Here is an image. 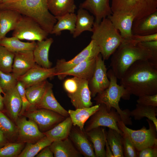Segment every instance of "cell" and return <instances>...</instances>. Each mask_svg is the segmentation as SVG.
Here are the masks:
<instances>
[{"label": "cell", "instance_id": "1", "mask_svg": "<svg viewBox=\"0 0 157 157\" xmlns=\"http://www.w3.org/2000/svg\"><path fill=\"white\" fill-rule=\"evenodd\" d=\"M120 80L131 95L138 97L157 94V65L150 61L140 60L127 69Z\"/></svg>", "mask_w": 157, "mask_h": 157}, {"label": "cell", "instance_id": "2", "mask_svg": "<svg viewBox=\"0 0 157 157\" xmlns=\"http://www.w3.org/2000/svg\"><path fill=\"white\" fill-rule=\"evenodd\" d=\"M140 60L150 61L157 65V54L139 43L123 40L111 56L110 66L115 76L120 79L130 66Z\"/></svg>", "mask_w": 157, "mask_h": 157}, {"label": "cell", "instance_id": "3", "mask_svg": "<svg viewBox=\"0 0 157 157\" xmlns=\"http://www.w3.org/2000/svg\"><path fill=\"white\" fill-rule=\"evenodd\" d=\"M4 9L14 10L32 18L49 34L57 22L48 9L47 0H20L14 3L0 4V10Z\"/></svg>", "mask_w": 157, "mask_h": 157}, {"label": "cell", "instance_id": "4", "mask_svg": "<svg viewBox=\"0 0 157 157\" xmlns=\"http://www.w3.org/2000/svg\"><path fill=\"white\" fill-rule=\"evenodd\" d=\"M92 32L91 39L98 46L104 60L109 58L123 40L108 17L99 23L94 22Z\"/></svg>", "mask_w": 157, "mask_h": 157}, {"label": "cell", "instance_id": "5", "mask_svg": "<svg viewBox=\"0 0 157 157\" xmlns=\"http://www.w3.org/2000/svg\"><path fill=\"white\" fill-rule=\"evenodd\" d=\"M107 75L110 81L108 87L97 94L94 99L97 104H104L109 110L112 108H114L119 114L121 119H125L128 116V111L126 109L122 110L119 102L121 98L125 100L129 99L131 95L124 87L117 84V78L111 69L107 72Z\"/></svg>", "mask_w": 157, "mask_h": 157}, {"label": "cell", "instance_id": "6", "mask_svg": "<svg viewBox=\"0 0 157 157\" xmlns=\"http://www.w3.org/2000/svg\"><path fill=\"white\" fill-rule=\"evenodd\" d=\"M113 13L133 15L134 20L145 17L157 11V0H111Z\"/></svg>", "mask_w": 157, "mask_h": 157}, {"label": "cell", "instance_id": "7", "mask_svg": "<svg viewBox=\"0 0 157 157\" xmlns=\"http://www.w3.org/2000/svg\"><path fill=\"white\" fill-rule=\"evenodd\" d=\"M146 120L148 129L144 126L140 129L134 130L127 127L122 121L117 123L127 132L138 152L148 147L157 146V129L152 121L148 119Z\"/></svg>", "mask_w": 157, "mask_h": 157}, {"label": "cell", "instance_id": "8", "mask_svg": "<svg viewBox=\"0 0 157 157\" xmlns=\"http://www.w3.org/2000/svg\"><path fill=\"white\" fill-rule=\"evenodd\" d=\"M99 105L98 110L90 118L84 128L86 132L99 126H104L114 129L122 135V132L118 128L117 123L122 121L120 116L114 108L108 110L104 104Z\"/></svg>", "mask_w": 157, "mask_h": 157}, {"label": "cell", "instance_id": "9", "mask_svg": "<svg viewBox=\"0 0 157 157\" xmlns=\"http://www.w3.org/2000/svg\"><path fill=\"white\" fill-rule=\"evenodd\" d=\"M49 34L33 19L22 15L13 30L12 36L19 40L41 41L47 39Z\"/></svg>", "mask_w": 157, "mask_h": 157}, {"label": "cell", "instance_id": "10", "mask_svg": "<svg viewBox=\"0 0 157 157\" xmlns=\"http://www.w3.org/2000/svg\"><path fill=\"white\" fill-rule=\"evenodd\" d=\"M22 115L34 121L40 131L44 132L51 129L66 118L56 112L44 108H34L26 111Z\"/></svg>", "mask_w": 157, "mask_h": 157}, {"label": "cell", "instance_id": "11", "mask_svg": "<svg viewBox=\"0 0 157 157\" xmlns=\"http://www.w3.org/2000/svg\"><path fill=\"white\" fill-rule=\"evenodd\" d=\"M100 53L99 48L95 42L92 40L88 45L72 59L66 61L63 59L58 60L54 67L56 76L71 69L82 62L89 59L96 58Z\"/></svg>", "mask_w": 157, "mask_h": 157}, {"label": "cell", "instance_id": "12", "mask_svg": "<svg viewBox=\"0 0 157 157\" xmlns=\"http://www.w3.org/2000/svg\"><path fill=\"white\" fill-rule=\"evenodd\" d=\"M15 123L19 142L34 143L45 136L34 121L30 119L27 120L24 116L19 117Z\"/></svg>", "mask_w": 157, "mask_h": 157}, {"label": "cell", "instance_id": "13", "mask_svg": "<svg viewBox=\"0 0 157 157\" xmlns=\"http://www.w3.org/2000/svg\"><path fill=\"white\" fill-rule=\"evenodd\" d=\"M100 53L97 57L95 70L88 81L91 97H94L109 86L110 81L107 75V69Z\"/></svg>", "mask_w": 157, "mask_h": 157}, {"label": "cell", "instance_id": "14", "mask_svg": "<svg viewBox=\"0 0 157 157\" xmlns=\"http://www.w3.org/2000/svg\"><path fill=\"white\" fill-rule=\"evenodd\" d=\"M56 74L54 67L47 68L37 64L17 80L23 84L26 88L45 81L48 78L56 76Z\"/></svg>", "mask_w": 157, "mask_h": 157}, {"label": "cell", "instance_id": "15", "mask_svg": "<svg viewBox=\"0 0 157 157\" xmlns=\"http://www.w3.org/2000/svg\"><path fill=\"white\" fill-rule=\"evenodd\" d=\"M69 138L81 155L85 157H96L93 145L84 130L73 125Z\"/></svg>", "mask_w": 157, "mask_h": 157}, {"label": "cell", "instance_id": "16", "mask_svg": "<svg viewBox=\"0 0 157 157\" xmlns=\"http://www.w3.org/2000/svg\"><path fill=\"white\" fill-rule=\"evenodd\" d=\"M3 94L4 110L8 116L16 123L19 116L22 106L16 87L6 91Z\"/></svg>", "mask_w": 157, "mask_h": 157}, {"label": "cell", "instance_id": "17", "mask_svg": "<svg viewBox=\"0 0 157 157\" xmlns=\"http://www.w3.org/2000/svg\"><path fill=\"white\" fill-rule=\"evenodd\" d=\"M36 64L33 51L15 53L12 73L18 79Z\"/></svg>", "mask_w": 157, "mask_h": 157}, {"label": "cell", "instance_id": "18", "mask_svg": "<svg viewBox=\"0 0 157 157\" xmlns=\"http://www.w3.org/2000/svg\"><path fill=\"white\" fill-rule=\"evenodd\" d=\"M108 17L114 27L119 33L124 40H131L133 35L132 28L134 20L131 15L122 13H113Z\"/></svg>", "mask_w": 157, "mask_h": 157}, {"label": "cell", "instance_id": "19", "mask_svg": "<svg viewBox=\"0 0 157 157\" xmlns=\"http://www.w3.org/2000/svg\"><path fill=\"white\" fill-rule=\"evenodd\" d=\"M97 57L87 59L70 70L57 76L60 80L63 79L68 76H72L89 81L92 77L95 70Z\"/></svg>", "mask_w": 157, "mask_h": 157}, {"label": "cell", "instance_id": "20", "mask_svg": "<svg viewBox=\"0 0 157 157\" xmlns=\"http://www.w3.org/2000/svg\"><path fill=\"white\" fill-rule=\"evenodd\" d=\"M110 0H85L81 3L79 8L90 11L95 18V22L101 20L113 14L109 4Z\"/></svg>", "mask_w": 157, "mask_h": 157}, {"label": "cell", "instance_id": "21", "mask_svg": "<svg viewBox=\"0 0 157 157\" xmlns=\"http://www.w3.org/2000/svg\"><path fill=\"white\" fill-rule=\"evenodd\" d=\"M133 35H147L157 33V11L141 19L134 20Z\"/></svg>", "mask_w": 157, "mask_h": 157}, {"label": "cell", "instance_id": "22", "mask_svg": "<svg viewBox=\"0 0 157 157\" xmlns=\"http://www.w3.org/2000/svg\"><path fill=\"white\" fill-rule=\"evenodd\" d=\"M68 96L76 109L93 106L88 81L86 80L82 79L79 87L76 92Z\"/></svg>", "mask_w": 157, "mask_h": 157}, {"label": "cell", "instance_id": "23", "mask_svg": "<svg viewBox=\"0 0 157 157\" xmlns=\"http://www.w3.org/2000/svg\"><path fill=\"white\" fill-rule=\"evenodd\" d=\"M22 16L14 10H0V40L6 37L8 32L14 30Z\"/></svg>", "mask_w": 157, "mask_h": 157}, {"label": "cell", "instance_id": "24", "mask_svg": "<svg viewBox=\"0 0 157 157\" xmlns=\"http://www.w3.org/2000/svg\"><path fill=\"white\" fill-rule=\"evenodd\" d=\"M52 87L53 85L49 83L42 98L35 108L49 110L65 117H69L68 111L60 105L56 99L53 91Z\"/></svg>", "mask_w": 157, "mask_h": 157}, {"label": "cell", "instance_id": "25", "mask_svg": "<svg viewBox=\"0 0 157 157\" xmlns=\"http://www.w3.org/2000/svg\"><path fill=\"white\" fill-rule=\"evenodd\" d=\"M106 132L102 126L94 128L86 132L93 145L96 157H106L105 147Z\"/></svg>", "mask_w": 157, "mask_h": 157}, {"label": "cell", "instance_id": "26", "mask_svg": "<svg viewBox=\"0 0 157 157\" xmlns=\"http://www.w3.org/2000/svg\"><path fill=\"white\" fill-rule=\"evenodd\" d=\"M53 42V39L51 38L37 42L33 51L34 60L36 64L45 68L51 67L52 63L49 60V53Z\"/></svg>", "mask_w": 157, "mask_h": 157}, {"label": "cell", "instance_id": "27", "mask_svg": "<svg viewBox=\"0 0 157 157\" xmlns=\"http://www.w3.org/2000/svg\"><path fill=\"white\" fill-rule=\"evenodd\" d=\"M49 147L55 157H79L82 155L69 137L53 141Z\"/></svg>", "mask_w": 157, "mask_h": 157}, {"label": "cell", "instance_id": "28", "mask_svg": "<svg viewBox=\"0 0 157 157\" xmlns=\"http://www.w3.org/2000/svg\"><path fill=\"white\" fill-rule=\"evenodd\" d=\"M99 104L90 107L76 109H69L68 111L73 125L77 126L81 130H84V125L87 120L99 109Z\"/></svg>", "mask_w": 157, "mask_h": 157}, {"label": "cell", "instance_id": "29", "mask_svg": "<svg viewBox=\"0 0 157 157\" xmlns=\"http://www.w3.org/2000/svg\"><path fill=\"white\" fill-rule=\"evenodd\" d=\"M75 31L73 34L74 38L78 36L85 31L92 32L95 18L91 15L87 10L81 8L78 10Z\"/></svg>", "mask_w": 157, "mask_h": 157}, {"label": "cell", "instance_id": "30", "mask_svg": "<svg viewBox=\"0 0 157 157\" xmlns=\"http://www.w3.org/2000/svg\"><path fill=\"white\" fill-rule=\"evenodd\" d=\"M72 126V121L69 116L51 129L43 133L45 136L53 141L63 140L69 137Z\"/></svg>", "mask_w": 157, "mask_h": 157}, {"label": "cell", "instance_id": "31", "mask_svg": "<svg viewBox=\"0 0 157 157\" xmlns=\"http://www.w3.org/2000/svg\"><path fill=\"white\" fill-rule=\"evenodd\" d=\"M57 22L54 25L51 34L60 35L64 30L69 31L71 34L74 33L76 21V15L74 13H69L62 16L55 17Z\"/></svg>", "mask_w": 157, "mask_h": 157}, {"label": "cell", "instance_id": "32", "mask_svg": "<svg viewBox=\"0 0 157 157\" xmlns=\"http://www.w3.org/2000/svg\"><path fill=\"white\" fill-rule=\"evenodd\" d=\"M50 12L54 16L74 13L76 8L74 0H47Z\"/></svg>", "mask_w": 157, "mask_h": 157}, {"label": "cell", "instance_id": "33", "mask_svg": "<svg viewBox=\"0 0 157 157\" xmlns=\"http://www.w3.org/2000/svg\"><path fill=\"white\" fill-rule=\"evenodd\" d=\"M35 41L24 42L21 41L15 37H5L0 40V45L3 46L12 52L26 51H33L36 46Z\"/></svg>", "mask_w": 157, "mask_h": 157}, {"label": "cell", "instance_id": "34", "mask_svg": "<svg viewBox=\"0 0 157 157\" xmlns=\"http://www.w3.org/2000/svg\"><path fill=\"white\" fill-rule=\"evenodd\" d=\"M49 82L47 80L25 88L28 100L33 109L35 108L42 98Z\"/></svg>", "mask_w": 157, "mask_h": 157}, {"label": "cell", "instance_id": "35", "mask_svg": "<svg viewBox=\"0 0 157 157\" xmlns=\"http://www.w3.org/2000/svg\"><path fill=\"white\" fill-rule=\"evenodd\" d=\"M106 139L114 157H124L122 135L115 130L109 128Z\"/></svg>", "mask_w": 157, "mask_h": 157}, {"label": "cell", "instance_id": "36", "mask_svg": "<svg viewBox=\"0 0 157 157\" xmlns=\"http://www.w3.org/2000/svg\"><path fill=\"white\" fill-rule=\"evenodd\" d=\"M157 107L142 105L137 104L136 108L130 111L131 116L136 120H140L144 117L151 120L157 129Z\"/></svg>", "mask_w": 157, "mask_h": 157}, {"label": "cell", "instance_id": "37", "mask_svg": "<svg viewBox=\"0 0 157 157\" xmlns=\"http://www.w3.org/2000/svg\"><path fill=\"white\" fill-rule=\"evenodd\" d=\"M53 141L46 136L34 143H27L18 157H34L44 147L50 146Z\"/></svg>", "mask_w": 157, "mask_h": 157}, {"label": "cell", "instance_id": "38", "mask_svg": "<svg viewBox=\"0 0 157 157\" xmlns=\"http://www.w3.org/2000/svg\"><path fill=\"white\" fill-rule=\"evenodd\" d=\"M13 121L0 110V129L8 141H12L17 138V126Z\"/></svg>", "mask_w": 157, "mask_h": 157}, {"label": "cell", "instance_id": "39", "mask_svg": "<svg viewBox=\"0 0 157 157\" xmlns=\"http://www.w3.org/2000/svg\"><path fill=\"white\" fill-rule=\"evenodd\" d=\"M15 53L0 45V70L5 73L12 72Z\"/></svg>", "mask_w": 157, "mask_h": 157}, {"label": "cell", "instance_id": "40", "mask_svg": "<svg viewBox=\"0 0 157 157\" xmlns=\"http://www.w3.org/2000/svg\"><path fill=\"white\" fill-rule=\"evenodd\" d=\"M23 142H8L0 148V157H17L25 146Z\"/></svg>", "mask_w": 157, "mask_h": 157}, {"label": "cell", "instance_id": "41", "mask_svg": "<svg viewBox=\"0 0 157 157\" xmlns=\"http://www.w3.org/2000/svg\"><path fill=\"white\" fill-rule=\"evenodd\" d=\"M117 126L122 132V136L124 157H137L138 151L131 142L127 133L122 127L119 125Z\"/></svg>", "mask_w": 157, "mask_h": 157}, {"label": "cell", "instance_id": "42", "mask_svg": "<svg viewBox=\"0 0 157 157\" xmlns=\"http://www.w3.org/2000/svg\"><path fill=\"white\" fill-rule=\"evenodd\" d=\"M18 81L12 72L5 73L0 70V86L4 93L15 87Z\"/></svg>", "mask_w": 157, "mask_h": 157}, {"label": "cell", "instance_id": "43", "mask_svg": "<svg viewBox=\"0 0 157 157\" xmlns=\"http://www.w3.org/2000/svg\"><path fill=\"white\" fill-rule=\"evenodd\" d=\"M16 87L22 103V108L20 114V116L22 115L26 111L31 109H33V108L27 99L25 93V88L23 84L21 82L18 81Z\"/></svg>", "mask_w": 157, "mask_h": 157}, {"label": "cell", "instance_id": "44", "mask_svg": "<svg viewBox=\"0 0 157 157\" xmlns=\"http://www.w3.org/2000/svg\"><path fill=\"white\" fill-rule=\"evenodd\" d=\"M81 79L74 76L65 80L63 83V87L68 96L73 94L76 92L79 87Z\"/></svg>", "mask_w": 157, "mask_h": 157}, {"label": "cell", "instance_id": "45", "mask_svg": "<svg viewBox=\"0 0 157 157\" xmlns=\"http://www.w3.org/2000/svg\"><path fill=\"white\" fill-rule=\"evenodd\" d=\"M137 102L140 105L157 107V94L139 96Z\"/></svg>", "mask_w": 157, "mask_h": 157}, {"label": "cell", "instance_id": "46", "mask_svg": "<svg viewBox=\"0 0 157 157\" xmlns=\"http://www.w3.org/2000/svg\"><path fill=\"white\" fill-rule=\"evenodd\" d=\"M131 40L135 44L154 40H157V33L153 34L141 35H133Z\"/></svg>", "mask_w": 157, "mask_h": 157}, {"label": "cell", "instance_id": "47", "mask_svg": "<svg viewBox=\"0 0 157 157\" xmlns=\"http://www.w3.org/2000/svg\"><path fill=\"white\" fill-rule=\"evenodd\" d=\"M138 157H157V146L148 147L138 152Z\"/></svg>", "mask_w": 157, "mask_h": 157}, {"label": "cell", "instance_id": "48", "mask_svg": "<svg viewBox=\"0 0 157 157\" xmlns=\"http://www.w3.org/2000/svg\"><path fill=\"white\" fill-rule=\"evenodd\" d=\"M141 45L157 54V40L140 43Z\"/></svg>", "mask_w": 157, "mask_h": 157}, {"label": "cell", "instance_id": "49", "mask_svg": "<svg viewBox=\"0 0 157 157\" xmlns=\"http://www.w3.org/2000/svg\"><path fill=\"white\" fill-rule=\"evenodd\" d=\"M36 157H53V154L50 149L49 146L42 150L36 155Z\"/></svg>", "mask_w": 157, "mask_h": 157}, {"label": "cell", "instance_id": "50", "mask_svg": "<svg viewBox=\"0 0 157 157\" xmlns=\"http://www.w3.org/2000/svg\"><path fill=\"white\" fill-rule=\"evenodd\" d=\"M9 141L3 131L0 129V148L3 147Z\"/></svg>", "mask_w": 157, "mask_h": 157}, {"label": "cell", "instance_id": "51", "mask_svg": "<svg viewBox=\"0 0 157 157\" xmlns=\"http://www.w3.org/2000/svg\"><path fill=\"white\" fill-rule=\"evenodd\" d=\"M106 157H114L110 147L106 139L105 143Z\"/></svg>", "mask_w": 157, "mask_h": 157}, {"label": "cell", "instance_id": "52", "mask_svg": "<svg viewBox=\"0 0 157 157\" xmlns=\"http://www.w3.org/2000/svg\"><path fill=\"white\" fill-rule=\"evenodd\" d=\"M4 109L3 103V97L1 93H0V110L3 111Z\"/></svg>", "mask_w": 157, "mask_h": 157}, {"label": "cell", "instance_id": "53", "mask_svg": "<svg viewBox=\"0 0 157 157\" xmlns=\"http://www.w3.org/2000/svg\"><path fill=\"white\" fill-rule=\"evenodd\" d=\"M0 93H1V94L2 93L3 94H4V92H3V91L2 89H1L0 87Z\"/></svg>", "mask_w": 157, "mask_h": 157}, {"label": "cell", "instance_id": "54", "mask_svg": "<svg viewBox=\"0 0 157 157\" xmlns=\"http://www.w3.org/2000/svg\"><path fill=\"white\" fill-rule=\"evenodd\" d=\"M2 1V0H0V4L1 3Z\"/></svg>", "mask_w": 157, "mask_h": 157}]
</instances>
